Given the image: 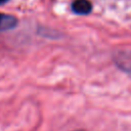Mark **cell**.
<instances>
[{
    "label": "cell",
    "mask_w": 131,
    "mask_h": 131,
    "mask_svg": "<svg viewBox=\"0 0 131 131\" xmlns=\"http://www.w3.org/2000/svg\"><path fill=\"white\" fill-rule=\"evenodd\" d=\"M115 62L119 69L131 75V51L130 50H119L114 56Z\"/></svg>",
    "instance_id": "obj_1"
},
{
    "label": "cell",
    "mask_w": 131,
    "mask_h": 131,
    "mask_svg": "<svg viewBox=\"0 0 131 131\" xmlns=\"http://www.w3.org/2000/svg\"><path fill=\"white\" fill-rule=\"evenodd\" d=\"M72 10L81 15L89 14L92 10V4L89 0H74L72 3Z\"/></svg>",
    "instance_id": "obj_2"
},
{
    "label": "cell",
    "mask_w": 131,
    "mask_h": 131,
    "mask_svg": "<svg viewBox=\"0 0 131 131\" xmlns=\"http://www.w3.org/2000/svg\"><path fill=\"white\" fill-rule=\"evenodd\" d=\"M17 25V18L11 14L0 13V31L12 30Z\"/></svg>",
    "instance_id": "obj_3"
},
{
    "label": "cell",
    "mask_w": 131,
    "mask_h": 131,
    "mask_svg": "<svg viewBox=\"0 0 131 131\" xmlns=\"http://www.w3.org/2000/svg\"><path fill=\"white\" fill-rule=\"evenodd\" d=\"M7 1H9V0H0V5H1V4H4V3H6Z\"/></svg>",
    "instance_id": "obj_4"
},
{
    "label": "cell",
    "mask_w": 131,
    "mask_h": 131,
    "mask_svg": "<svg viewBox=\"0 0 131 131\" xmlns=\"http://www.w3.org/2000/svg\"><path fill=\"white\" fill-rule=\"evenodd\" d=\"M75 131H85V130H75Z\"/></svg>",
    "instance_id": "obj_5"
}]
</instances>
